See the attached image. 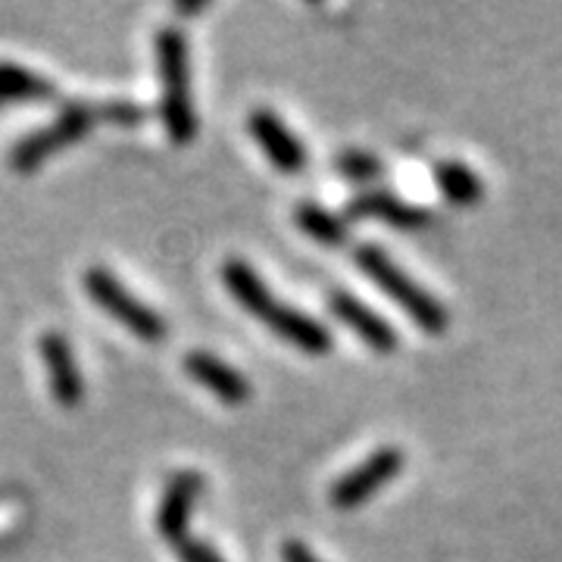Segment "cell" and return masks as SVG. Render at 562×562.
<instances>
[{
	"label": "cell",
	"mask_w": 562,
	"mask_h": 562,
	"mask_svg": "<svg viewBox=\"0 0 562 562\" xmlns=\"http://www.w3.org/2000/svg\"><path fill=\"white\" fill-rule=\"evenodd\" d=\"M157 72H160V113L166 135L176 144L198 138V110L191 94V47L181 29L166 25L154 38Z\"/></svg>",
	"instance_id": "1"
},
{
	"label": "cell",
	"mask_w": 562,
	"mask_h": 562,
	"mask_svg": "<svg viewBox=\"0 0 562 562\" xmlns=\"http://www.w3.org/2000/svg\"><path fill=\"white\" fill-rule=\"evenodd\" d=\"M353 262L362 269V276L372 281L375 288H382L391 301L401 306L409 319L419 325L425 335L441 338L450 325V313L428 288H422L401 262L394 260L382 244H360L353 250Z\"/></svg>",
	"instance_id": "2"
},
{
	"label": "cell",
	"mask_w": 562,
	"mask_h": 562,
	"mask_svg": "<svg viewBox=\"0 0 562 562\" xmlns=\"http://www.w3.org/2000/svg\"><path fill=\"white\" fill-rule=\"evenodd\" d=\"M81 284H85L88 297L98 303L106 316H113L116 322H122V328H128L135 338H140V341L147 344L166 341V335H169L166 319H162L154 306H147V303L140 301L138 294H132L106 266H91V269H85Z\"/></svg>",
	"instance_id": "3"
},
{
	"label": "cell",
	"mask_w": 562,
	"mask_h": 562,
	"mask_svg": "<svg viewBox=\"0 0 562 562\" xmlns=\"http://www.w3.org/2000/svg\"><path fill=\"white\" fill-rule=\"evenodd\" d=\"M98 122V110L88 103H69L63 106V113H57V120L47 122L44 128L29 132L25 138L13 144L10 150V166L16 172H32L38 169L41 162H47L54 154H60L63 147L81 140Z\"/></svg>",
	"instance_id": "4"
},
{
	"label": "cell",
	"mask_w": 562,
	"mask_h": 562,
	"mask_svg": "<svg viewBox=\"0 0 562 562\" xmlns=\"http://www.w3.org/2000/svg\"><path fill=\"white\" fill-rule=\"evenodd\" d=\"M406 465L401 447H379L366 460L357 462L350 472H344L338 482L328 487V503L341 513L360 509L372 501L382 487L394 482Z\"/></svg>",
	"instance_id": "5"
},
{
	"label": "cell",
	"mask_w": 562,
	"mask_h": 562,
	"mask_svg": "<svg viewBox=\"0 0 562 562\" xmlns=\"http://www.w3.org/2000/svg\"><path fill=\"white\" fill-rule=\"evenodd\" d=\"M203 494V475L198 469H181L169 484L162 487L160 506H157V535L162 541L181 543L188 538V525L198 509V501Z\"/></svg>",
	"instance_id": "6"
},
{
	"label": "cell",
	"mask_w": 562,
	"mask_h": 562,
	"mask_svg": "<svg viewBox=\"0 0 562 562\" xmlns=\"http://www.w3.org/2000/svg\"><path fill=\"white\" fill-rule=\"evenodd\" d=\"M328 313L341 322L347 331H353L366 347H372L382 357L394 353L397 344H401L394 325L384 319L382 313H375L369 303H362L357 294H350V291H331L328 294Z\"/></svg>",
	"instance_id": "7"
},
{
	"label": "cell",
	"mask_w": 562,
	"mask_h": 562,
	"mask_svg": "<svg viewBox=\"0 0 562 562\" xmlns=\"http://www.w3.org/2000/svg\"><path fill=\"white\" fill-rule=\"evenodd\" d=\"M181 366H184L188 379H194L201 387H206L225 406H244V403L250 401V394H254V384L247 382V375H244L241 369H235L232 362H225L216 353L203 350V347L184 353Z\"/></svg>",
	"instance_id": "8"
},
{
	"label": "cell",
	"mask_w": 562,
	"mask_h": 562,
	"mask_svg": "<svg viewBox=\"0 0 562 562\" xmlns=\"http://www.w3.org/2000/svg\"><path fill=\"white\" fill-rule=\"evenodd\" d=\"M38 350L41 360L47 366V382H50V394H54L57 406L76 409L85 397V379H81V369L69 338L63 331H44Z\"/></svg>",
	"instance_id": "9"
},
{
	"label": "cell",
	"mask_w": 562,
	"mask_h": 562,
	"mask_svg": "<svg viewBox=\"0 0 562 562\" xmlns=\"http://www.w3.org/2000/svg\"><path fill=\"white\" fill-rule=\"evenodd\" d=\"M247 128L254 140L260 144V150L269 157V162L281 169V172H301L306 166V147L303 140L284 125L279 113L257 106L250 116H247Z\"/></svg>",
	"instance_id": "10"
},
{
	"label": "cell",
	"mask_w": 562,
	"mask_h": 562,
	"mask_svg": "<svg viewBox=\"0 0 562 562\" xmlns=\"http://www.w3.org/2000/svg\"><path fill=\"white\" fill-rule=\"evenodd\" d=\"M262 319L279 335L281 341L294 344L297 350L310 353V357H328L331 353V344H335L331 341V331L319 319H313L310 313L297 310V306L276 303Z\"/></svg>",
	"instance_id": "11"
},
{
	"label": "cell",
	"mask_w": 562,
	"mask_h": 562,
	"mask_svg": "<svg viewBox=\"0 0 562 562\" xmlns=\"http://www.w3.org/2000/svg\"><path fill=\"white\" fill-rule=\"evenodd\" d=\"M347 216L350 220H384L394 228L403 232H419L431 225V213L422 210L416 203H406L397 194H387V191H369L360 194L347 203Z\"/></svg>",
	"instance_id": "12"
},
{
	"label": "cell",
	"mask_w": 562,
	"mask_h": 562,
	"mask_svg": "<svg viewBox=\"0 0 562 562\" xmlns=\"http://www.w3.org/2000/svg\"><path fill=\"white\" fill-rule=\"evenodd\" d=\"M222 284H225L228 294L241 303L247 313H254L257 319H262V316L276 306V297H272L269 284L262 281L260 272H257L247 260L232 257V260L222 262Z\"/></svg>",
	"instance_id": "13"
},
{
	"label": "cell",
	"mask_w": 562,
	"mask_h": 562,
	"mask_svg": "<svg viewBox=\"0 0 562 562\" xmlns=\"http://www.w3.org/2000/svg\"><path fill=\"white\" fill-rule=\"evenodd\" d=\"M57 98L54 81L20 63L0 60V103H44Z\"/></svg>",
	"instance_id": "14"
},
{
	"label": "cell",
	"mask_w": 562,
	"mask_h": 562,
	"mask_svg": "<svg viewBox=\"0 0 562 562\" xmlns=\"http://www.w3.org/2000/svg\"><path fill=\"white\" fill-rule=\"evenodd\" d=\"M435 184L453 206H479L484 198V184L472 166L460 160H443L435 166Z\"/></svg>",
	"instance_id": "15"
},
{
	"label": "cell",
	"mask_w": 562,
	"mask_h": 562,
	"mask_svg": "<svg viewBox=\"0 0 562 562\" xmlns=\"http://www.w3.org/2000/svg\"><path fill=\"white\" fill-rule=\"evenodd\" d=\"M294 222L301 228L303 235H310L313 241L325 244V247H341V244L350 241V228L341 216L328 213L325 206L313 201H303L294 206Z\"/></svg>",
	"instance_id": "16"
},
{
	"label": "cell",
	"mask_w": 562,
	"mask_h": 562,
	"mask_svg": "<svg viewBox=\"0 0 562 562\" xmlns=\"http://www.w3.org/2000/svg\"><path fill=\"white\" fill-rule=\"evenodd\" d=\"M335 172H341L347 181H375L382 176V162L369 150L350 147V150L335 157Z\"/></svg>",
	"instance_id": "17"
},
{
	"label": "cell",
	"mask_w": 562,
	"mask_h": 562,
	"mask_svg": "<svg viewBox=\"0 0 562 562\" xmlns=\"http://www.w3.org/2000/svg\"><path fill=\"white\" fill-rule=\"evenodd\" d=\"M176 557H179V562H225V557L213 543L191 538V535L181 543H176Z\"/></svg>",
	"instance_id": "18"
},
{
	"label": "cell",
	"mask_w": 562,
	"mask_h": 562,
	"mask_svg": "<svg viewBox=\"0 0 562 562\" xmlns=\"http://www.w3.org/2000/svg\"><path fill=\"white\" fill-rule=\"evenodd\" d=\"M98 116H106V120H116L120 125H138L140 120H144V110L140 106H135V103H110V106H101L98 110Z\"/></svg>",
	"instance_id": "19"
},
{
	"label": "cell",
	"mask_w": 562,
	"mask_h": 562,
	"mask_svg": "<svg viewBox=\"0 0 562 562\" xmlns=\"http://www.w3.org/2000/svg\"><path fill=\"white\" fill-rule=\"evenodd\" d=\"M281 562H322L313 550H310V543L297 541V538H288V541L281 543Z\"/></svg>",
	"instance_id": "20"
},
{
	"label": "cell",
	"mask_w": 562,
	"mask_h": 562,
	"mask_svg": "<svg viewBox=\"0 0 562 562\" xmlns=\"http://www.w3.org/2000/svg\"><path fill=\"white\" fill-rule=\"evenodd\" d=\"M176 10H179L181 16H191V13H201V10H203V3H179V7H176Z\"/></svg>",
	"instance_id": "21"
}]
</instances>
